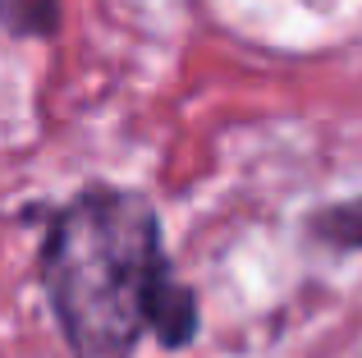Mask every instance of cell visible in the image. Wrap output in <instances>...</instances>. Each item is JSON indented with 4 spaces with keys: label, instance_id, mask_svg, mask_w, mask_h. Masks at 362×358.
Returning <instances> with one entry per match:
<instances>
[{
    "label": "cell",
    "instance_id": "cell-1",
    "mask_svg": "<svg viewBox=\"0 0 362 358\" xmlns=\"http://www.w3.org/2000/svg\"><path fill=\"white\" fill-rule=\"evenodd\" d=\"M42 289L74 358H133L142 335L184 350L197 335V294L175 276L147 193L88 184L51 216Z\"/></svg>",
    "mask_w": 362,
    "mask_h": 358
},
{
    "label": "cell",
    "instance_id": "cell-2",
    "mask_svg": "<svg viewBox=\"0 0 362 358\" xmlns=\"http://www.w3.org/2000/svg\"><path fill=\"white\" fill-rule=\"evenodd\" d=\"M60 0H0V33L18 37V42H51L60 33Z\"/></svg>",
    "mask_w": 362,
    "mask_h": 358
},
{
    "label": "cell",
    "instance_id": "cell-3",
    "mask_svg": "<svg viewBox=\"0 0 362 358\" xmlns=\"http://www.w3.org/2000/svg\"><path fill=\"white\" fill-rule=\"evenodd\" d=\"M308 230L317 234L330 248H362V197H349V202H330L321 212H312Z\"/></svg>",
    "mask_w": 362,
    "mask_h": 358
}]
</instances>
